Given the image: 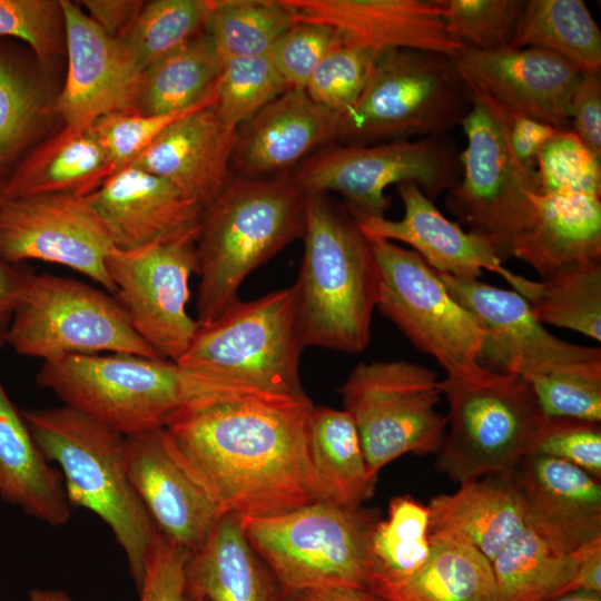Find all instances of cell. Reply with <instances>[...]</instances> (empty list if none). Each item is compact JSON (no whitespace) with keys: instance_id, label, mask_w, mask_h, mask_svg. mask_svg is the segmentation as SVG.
I'll return each instance as SVG.
<instances>
[{"instance_id":"6da1fadb","label":"cell","mask_w":601,"mask_h":601,"mask_svg":"<svg viewBox=\"0 0 601 601\" xmlns=\"http://www.w3.org/2000/svg\"><path fill=\"white\" fill-rule=\"evenodd\" d=\"M308 396H246L177 414L165 427L224 513L267 516L322 500L308 446Z\"/></svg>"},{"instance_id":"7a4b0ae2","label":"cell","mask_w":601,"mask_h":601,"mask_svg":"<svg viewBox=\"0 0 601 601\" xmlns=\"http://www.w3.org/2000/svg\"><path fill=\"white\" fill-rule=\"evenodd\" d=\"M36 380L65 405L124 436L165 428L177 414L199 405L278 396L199 374L174 361L124 353L43 362Z\"/></svg>"},{"instance_id":"3957f363","label":"cell","mask_w":601,"mask_h":601,"mask_svg":"<svg viewBox=\"0 0 601 601\" xmlns=\"http://www.w3.org/2000/svg\"><path fill=\"white\" fill-rule=\"evenodd\" d=\"M304 255L295 290L300 345L348 354L370 342L378 270L370 240L348 209L306 194Z\"/></svg>"},{"instance_id":"277c9868","label":"cell","mask_w":601,"mask_h":601,"mask_svg":"<svg viewBox=\"0 0 601 601\" xmlns=\"http://www.w3.org/2000/svg\"><path fill=\"white\" fill-rule=\"evenodd\" d=\"M306 193L294 176L231 177L203 210L196 243L197 323L238 299L244 279L305 230Z\"/></svg>"},{"instance_id":"5b68a950","label":"cell","mask_w":601,"mask_h":601,"mask_svg":"<svg viewBox=\"0 0 601 601\" xmlns=\"http://www.w3.org/2000/svg\"><path fill=\"white\" fill-rule=\"evenodd\" d=\"M22 416L45 459L58 464L70 506L110 529L139 592L159 532L129 479L125 436L65 404Z\"/></svg>"},{"instance_id":"8992f818","label":"cell","mask_w":601,"mask_h":601,"mask_svg":"<svg viewBox=\"0 0 601 601\" xmlns=\"http://www.w3.org/2000/svg\"><path fill=\"white\" fill-rule=\"evenodd\" d=\"M377 513L317 501L284 513L242 516L245 535L285 593L367 589Z\"/></svg>"},{"instance_id":"52a82bcc","label":"cell","mask_w":601,"mask_h":601,"mask_svg":"<svg viewBox=\"0 0 601 601\" xmlns=\"http://www.w3.org/2000/svg\"><path fill=\"white\" fill-rule=\"evenodd\" d=\"M456 60L428 51L382 52L356 102L339 116L337 140L372 145L446 136L471 108Z\"/></svg>"},{"instance_id":"ba28073f","label":"cell","mask_w":601,"mask_h":601,"mask_svg":"<svg viewBox=\"0 0 601 601\" xmlns=\"http://www.w3.org/2000/svg\"><path fill=\"white\" fill-rule=\"evenodd\" d=\"M442 388L447 428L435 469L457 484L513 472L533 453L550 418L516 375L494 372L477 382L445 377Z\"/></svg>"},{"instance_id":"9c48e42d","label":"cell","mask_w":601,"mask_h":601,"mask_svg":"<svg viewBox=\"0 0 601 601\" xmlns=\"http://www.w3.org/2000/svg\"><path fill=\"white\" fill-rule=\"evenodd\" d=\"M294 287L257 299H237L199 325L181 366L264 393L303 398Z\"/></svg>"},{"instance_id":"30bf717a","label":"cell","mask_w":601,"mask_h":601,"mask_svg":"<svg viewBox=\"0 0 601 601\" xmlns=\"http://www.w3.org/2000/svg\"><path fill=\"white\" fill-rule=\"evenodd\" d=\"M3 341L43 362L100 353L158 357L117 297L51 274H29Z\"/></svg>"},{"instance_id":"8fae6325","label":"cell","mask_w":601,"mask_h":601,"mask_svg":"<svg viewBox=\"0 0 601 601\" xmlns=\"http://www.w3.org/2000/svg\"><path fill=\"white\" fill-rule=\"evenodd\" d=\"M338 392L373 475L403 455L441 449L447 418L436 411L443 388L433 370L401 359L363 362Z\"/></svg>"},{"instance_id":"7c38bea8","label":"cell","mask_w":601,"mask_h":601,"mask_svg":"<svg viewBox=\"0 0 601 601\" xmlns=\"http://www.w3.org/2000/svg\"><path fill=\"white\" fill-rule=\"evenodd\" d=\"M378 270L376 307L447 378L477 382L494 372L480 364L484 331L414 250L372 239Z\"/></svg>"},{"instance_id":"4fadbf2b","label":"cell","mask_w":601,"mask_h":601,"mask_svg":"<svg viewBox=\"0 0 601 601\" xmlns=\"http://www.w3.org/2000/svg\"><path fill=\"white\" fill-rule=\"evenodd\" d=\"M306 194L334 191L347 207L384 217L391 185L411 181L433 200L460 179V157L446 136L372 145L329 144L317 149L293 175Z\"/></svg>"},{"instance_id":"5bb4252c","label":"cell","mask_w":601,"mask_h":601,"mask_svg":"<svg viewBox=\"0 0 601 601\" xmlns=\"http://www.w3.org/2000/svg\"><path fill=\"white\" fill-rule=\"evenodd\" d=\"M461 120L466 147L459 155L461 176L447 191L449 210L469 231L484 237L503 262L532 211L535 175L518 161L489 110L475 98Z\"/></svg>"},{"instance_id":"9a60e30c","label":"cell","mask_w":601,"mask_h":601,"mask_svg":"<svg viewBox=\"0 0 601 601\" xmlns=\"http://www.w3.org/2000/svg\"><path fill=\"white\" fill-rule=\"evenodd\" d=\"M200 229V228H199ZM199 230L137 250L112 248L107 272L132 327L158 357L177 362L198 323L187 312Z\"/></svg>"},{"instance_id":"2e32d148","label":"cell","mask_w":601,"mask_h":601,"mask_svg":"<svg viewBox=\"0 0 601 601\" xmlns=\"http://www.w3.org/2000/svg\"><path fill=\"white\" fill-rule=\"evenodd\" d=\"M112 248L86 197L38 195L0 201V257L10 264L62 265L115 296L106 266Z\"/></svg>"},{"instance_id":"e0dca14e","label":"cell","mask_w":601,"mask_h":601,"mask_svg":"<svg viewBox=\"0 0 601 601\" xmlns=\"http://www.w3.org/2000/svg\"><path fill=\"white\" fill-rule=\"evenodd\" d=\"M450 294L484 331L480 364L492 372L525 380L532 375L601 362V349L551 334L516 292L479 278L437 273Z\"/></svg>"},{"instance_id":"ac0fdd59","label":"cell","mask_w":601,"mask_h":601,"mask_svg":"<svg viewBox=\"0 0 601 601\" xmlns=\"http://www.w3.org/2000/svg\"><path fill=\"white\" fill-rule=\"evenodd\" d=\"M131 484L158 532L189 553L225 514L178 456L166 428L125 436Z\"/></svg>"},{"instance_id":"d6986e66","label":"cell","mask_w":601,"mask_h":601,"mask_svg":"<svg viewBox=\"0 0 601 601\" xmlns=\"http://www.w3.org/2000/svg\"><path fill=\"white\" fill-rule=\"evenodd\" d=\"M61 6L68 70L55 112L65 128L80 131L106 114L129 110L140 71L120 39L102 31L78 2Z\"/></svg>"},{"instance_id":"ffe728a7","label":"cell","mask_w":601,"mask_h":601,"mask_svg":"<svg viewBox=\"0 0 601 601\" xmlns=\"http://www.w3.org/2000/svg\"><path fill=\"white\" fill-rule=\"evenodd\" d=\"M397 194L404 205V216L398 220L368 216L347 207L368 240L407 244L436 273L456 278L475 279L483 270L493 272L503 277L514 292L522 293L529 278L505 268L484 237L464 230L446 218L416 184H398Z\"/></svg>"},{"instance_id":"44dd1931","label":"cell","mask_w":601,"mask_h":601,"mask_svg":"<svg viewBox=\"0 0 601 601\" xmlns=\"http://www.w3.org/2000/svg\"><path fill=\"white\" fill-rule=\"evenodd\" d=\"M456 65L466 81L521 112L560 130L571 129L570 101L581 69L535 47L465 49Z\"/></svg>"},{"instance_id":"7402d4cb","label":"cell","mask_w":601,"mask_h":601,"mask_svg":"<svg viewBox=\"0 0 601 601\" xmlns=\"http://www.w3.org/2000/svg\"><path fill=\"white\" fill-rule=\"evenodd\" d=\"M86 199L119 250L197 231L204 210L167 180L134 165L115 171Z\"/></svg>"},{"instance_id":"603a6c76","label":"cell","mask_w":601,"mask_h":601,"mask_svg":"<svg viewBox=\"0 0 601 601\" xmlns=\"http://www.w3.org/2000/svg\"><path fill=\"white\" fill-rule=\"evenodd\" d=\"M295 21L326 24L378 52L410 49L456 58L466 48L446 31L436 0H284Z\"/></svg>"},{"instance_id":"cb8c5ba5","label":"cell","mask_w":601,"mask_h":601,"mask_svg":"<svg viewBox=\"0 0 601 601\" xmlns=\"http://www.w3.org/2000/svg\"><path fill=\"white\" fill-rule=\"evenodd\" d=\"M513 474L528 528L565 552L601 540V480L535 453L525 456Z\"/></svg>"},{"instance_id":"d4e9b609","label":"cell","mask_w":601,"mask_h":601,"mask_svg":"<svg viewBox=\"0 0 601 601\" xmlns=\"http://www.w3.org/2000/svg\"><path fill=\"white\" fill-rule=\"evenodd\" d=\"M214 101L171 122L130 164L167 180L203 208L231 178L239 130L221 120Z\"/></svg>"},{"instance_id":"484cf974","label":"cell","mask_w":601,"mask_h":601,"mask_svg":"<svg viewBox=\"0 0 601 601\" xmlns=\"http://www.w3.org/2000/svg\"><path fill=\"white\" fill-rule=\"evenodd\" d=\"M338 119L305 89L289 88L239 128L231 166L250 178L285 170L336 141Z\"/></svg>"},{"instance_id":"4316f807","label":"cell","mask_w":601,"mask_h":601,"mask_svg":"<svg viewBox=\"0 0 601 601\" xmlns=\"http://www.w3.org/2000/svg\"><path fill=\"white\" fill-rule=\"evenodd\" d=\"M532 211L511 257L541 278L579 262L601 259V196L562 190L530 194Z\"/></svg>"},{"instance_id":"83f0119b","label":"cell","mask_w":601,"mask_h":601,"mask_svg":"<svg viewBox=\"0 0 601 601\" xmlns=\"http://www.w3.org/2000/svg\"><path fill=\"white\" fill-rule=\"evenodd\" d=\"M459 485L430 500V533L459 536L492 562L526 526L514 474H490Z\"/></svg>"},{"instance_id":"f1b7e54d","label":"cell","mask_w":601,"mask_h":601,"mask_svg":"<svg viewBox=\"0 0 601 601\" xmlns=\"http://www.w3.org/2000/svg\"><path fill=\"white\" fill-rule=\"evenodd\" d=\"M189 599L279 601L282 589L249 544L236 513H225L186 563Z\"/></svg>"},{"instance_id":"f546056e","label":"cell","mask_w":601,"mask_h":601,"mask_svg":"<svg viewBox=\"0 0 601 601\" xmlns=\"http://www.w3.org/2000/svg\"><path fill=\"white\" fill-rule=\"evenodd\" d=\"M56 98L48 67L27 47L0 39V184L43 140Z\"/></svg>"},{"instance_id":"4dcf8cb0","label":"cell","mask_w":601,"mask_h":601,"mask_svg":"<svg viewBox=\"0 0 601 601\" xmlns=\"http://www.w3.org/2000/svg\"><path fill=\"white\" fill-rule=\"evenodd\" d=\"M3 343L0 338V347ZM0 497L50 526L67 524L71 515L60 475L37 446L1 376Z\"/></svg>"},{"instance_id":"1f68e13d","label":"cell","mask_w":601,"mask_h":601,"mask_svg":"<svg viewBox=\"0 0 601 601\" xmlns=\"http://www.w3.org/2000/svg\"><path fill=\"white\" fill-rule=\"evenodd\" d=\"M114 169L91 128L62 127L43 139L0 184V201L38 195L86 197Z\"/></svg>"},{"instance_id":"d6a6232c","label":"cell","mask_w":601,"mask_h":601,"mask_svg":"<svg viewBox=\"0 0 601 601\" xmlns=\"http://www.w3.org/2000/svg\"><path fill=\"white\" fill-rule=\"evenodd\" d=\"M425 563L397 580H380L368 590L385 601H496L491 562L465 540L430 533Z\"/></svg>"},{"instance_id":"836d02e7","label":"cell","mask_w":601,"mask_h":601,"mask_svg":"<svg viewBox=\"0 0 601 601\" xmlns=\"http://www.w3.org/2000/svg\"><path fill=\"white\" fill-rule=\"evenodd\" d=\"M308 446L323 501L357 506L373 495L377 476L367 469L358 432L348 412L314 405Z\"/></svg>"},{"instance_id":"e575fe53","label":"cell","mask_w":601,"mask_h":601,"mask_svg":"<svg viewBox=\"0 0 601 601\" xmlns=\"http://www.w3.org/2000/svg\"><path fill=\"white\" fill-rule=\"evenodd\" d=\"M221 67L223 58L205 30L140 73L129 110L168 115L193 108L213 93Z\"/></svg>"},{"instance_id":"d590c367","label":"cell","mask_w":601,"mask_h":601,"mask_svg":"<svg viewBox=\"0 0 601 601\" xmlns=\"http://www.w3.org/2000/svg\"><path fill=\"white\" fill-rule=\"evenodd\" d=\"M583 548L559 550L525 526L491 562L496 601H550L568 594Z\"/></svg>"},{"instance_id":"8d00e7d4","label":"cell","mask_w":601,"mask_h":601,"mask_svg":"<svg viewBox=\"0 0 601 601\" xmlns=\"http://www.w3.org/2000/svg\"><path fill=\"white\" fill-rule=\"evenodd\" d=\"M509 47L541 48L581 70H601V31L582 0H525Z\"/></svg>"},{"instance_id":"74e56055","label":"cell","mask_w":601,"mask_h":601,"mask_svg":"<svg viewBox=\"0 0 601 601\" xmlns=\"http://www.w3.org/2000/svg\"><path fill=\"white\" fill-rule=\"evenodd\" d=\"M522 297L543 325L601 342V259L574 263L546 278L530 279Z\"/></svg>"},{"instance_id":"f35d334b","label":"cell","mask_w":601,"mask_h":601,"mask_svg":"<svg viewBox=\"0 0 601 601\" xmlns=\"http://www.w3.org/2000/svg\"><path fill=\"white\" fill-rule=\"evenodd\" d=\"M294 23L284 0H207L205 30L223 60L269 53Z\"/></svg>"},{"instance_id":"ab89813d","label":"cell","mask_w":601,"mask_h":601,"mask_svg":"<svg viewBox=\"0 0 601 601\" xmlns=\"http://www.w3.org/2000/svg\"><path fill=\"white\" fill-rule=\"evenodd\" d=\"M430 549L427 505L408 495L393 497L387 518L378 520L372 533L368 587L374 581L397 580L412 574L425 563Z\"/></svg>"},{"instance_id":"60d3db41","label":"cell","mask_w":601,"mask_h":601,"mask_svg":"<svg viewBox=\"0 0 601 601\" xmlns=\"http://www.w3.org/2000/svg\"><path fill=\"white\" fill-rule=\"evenodd\" d=\"M207 0L144 2L129 29L118 39L140 73L205 31Z\"/></svg>"},{"instance_id":"b9f144b4","label":"cell","mask_w":601,"mask_h":601,"mask_svg":"<svg viewBox=\"0 0 601 601\" xmlns=\"http://www.w3.org/2000/svg\"><path fill=\"white\" fill-rule=\"evenodd\" d=\"M287 89L269 53L224 59L213 106L223 121L239 129Z\"/></svg>"},{"instance_id":"7bdbcfd3","label":"cell","mask_w":601,"mask_h":601,"mask_svg":"<svg viewBox=\"0 0 601 601\" xmlns=\"http://www.w3.org/2000/svg\"><path fill=\"white\" fill-rule=\"evenodd\" d=\"M447 33L466 49L510 46L524 0H436Z\"/></svg>"},{"instance_id":"ee69618b","label":"cell","mask_w":601,"mask_h":601,"mask_svg":"<svg viewBox=\"0 0 601 601\" xmlns=\"http://www.w3.org/2000/svg\"><path fill=\"white\" fill-rule=\"evenodd\" d=\"M381 53L343 37L319 61L305 90L341 116L358 99Z\"/></svg>"},{"instance_id":"f6af8a7d","label":"cell","mask_w":601,"mask_h":601,"mask_svg":"<svg viewBox=\"0 0 601 601\" xmlns=\"http://www.w3.org/2000/svg\"><path fill=\"white\" fill-rule=\"evenodd\" d=\"M548 417L601 423V362L525 378Z\"/></svg>"},{"instance_id":"bcb514c9","label":"cell","mask_w":601,"mask_h":601,"mask_svg":"<svg viewBox=\"0 0 601 601\" xmlns=\"http://www.w3.org/2000/svg\"><path fill=\"white\" fill-rule=\"evenodd\" d=\"M536 193L575 191L601 196V159L571 130H559L541 148L535 166Z\"/></svg>"},{"instance_id":"7dc6e473","label":"cell","mask_w":601,"mask_h":601,"mask_svg":"<svg viewBox=\"0 0 601 601\" xmlns=\"http://www.w3.org/2000/svg\"><path fill=\"white\" fill-rule=\"evenodd\" d=\"M0 39L23 42L49 67L66 55L61 0H0Z\"/></svg>"},{"instance_id":"c3c4849f","label":"cell","mask_w":601,"mask_h":601,"mask_svg":"<svg viewBox=\"0 0 601 601\" xmlns=\"http://www.w3.org/2000/svg\"><path fill=\"white\" fill-rule=\"evenodd\" d=\"M214 100L213 91L207 99L193 108L168 115L117 110L99 117L90 128L115 173L130 165L171 122Z\"/></svg>"},{"instance_id":"681fc988","label":"cell","mask_w":601,"mask_h":601,"mask_svg":"<svg viewBox=\"0 0 601 601\" xmlns=\"http://www.w3.org/2000/svg\"><path fill=\"white\" fill-rule=\"evenodd\" d=\"M342 38L326 24L295 21L274 43L269 57L288 88L306 89L319 61Z\"/></svg>"},{"instance_id":"f907efd6","label":"cell","mask_w":601,"mask_h":601,"mask_svg":"<svg viewBox=\"0 0 601 601\" xmlns=\"http://www.w3.org/2000/svg\"><path fill=\"white\" fill-rule=\"evenodd\" d=\"M533 453L571 463L601 480V424L550 417Z\"/></svg>"},{"instance_id":"816d5d0a","label":"cell","mask_w":601,"mask_h":601,"mask_svg":"<svg viewBox=\"0 0 601 601\" xmlns=\"http://www.w3.org/2000/svg\"><path fill=\"white\" fill-rule=\"evenodd\" d=\"M466 83L471 96L489 110L501 127L520 165L528 173L535 175L536 158L541 148L560 129L521 112L469 81Z\"/></svg>"},{"instance_id":"f5cc1de1","label":"cell","mask_w":601,"mask_h":601,"mask_svg":"<svg viewBox=\"0 0 601 601\" xmlns=\"http://www.w3.org/2000/svg\"><path fill=\"white\" fill-rule=\"evenodd\" d=\"M190 553L159 533L138 592L140 601H190L186 563Z\"/></svg>"},{"instance_id":"db71d44e","label":"cell","mask_w":601,"mask_h":601,"mask_svg":"<svg viewBox=\"0 0 601 601\" xmlns=\"http://www.w3.org/2000/svg\"><path fill=\"white\" fill-rule=\"evenodd\" d=\"M571 130L601 159V72L581 70L570 101Z\"/></svg>"},{"instance_id":"11a10c76","label":"cell","mask_w":601,"mask_h":601,"mask_svg":"<svg viewBox=\"0 0 601 601\" xmlns=\"http://www.w3.org/2000/svg\"><path fill=\"white\" fill-rule=\"evenodd\" d=\"M145 1L137 0H85L88 17L108 36L120 38L132 24Z\"/></svg>"},{"instance_id":"9f6ffc18","label":"cell","mask_w":601,"mask_h":601,"mask_svg":"<svg viewBox=\"0 0 601 601\" xmlns=\"http://www.w3.org/2000/svg\"><path fill=\"white\" fill-rule=\"evenodd\" d=\"M29 274L30 272L22 269L20 265L10 264L0 257V338L2 339L22 296Z\"/></svg>"},{"instance_id":"6f0895ef","label":"cell","mask_w":601,"mask_h":601,"mask_svg":"<svg viewBox=\"0 0 601 601\" xmlns=\"http://www.w3.org/2000/svg\"><path fill=\"white\" fill-rule=\"evenodd\" d=\"M601 594V540L582 549L581 559L569 593Z\"/></svg>"},{"instance_id":"680465c9","label":"cell","mask_w":601,"mask_h":601,"mask_svg":"<svg viewBox=\"0 0 601 601\" xmlns=\"http://www.w3.org/2000/svg\"><path fill=\"white\" fill-rule=\"evenodd\" d=\"M290 594V593H289ZM296 601H385L368 589H315L292 594Z\"/></svg>"},{"instance_id":"91938a15","label":"cell","mask_w":601,"mask_h":601,"mask_svg":"<svg viewBox=\"0 0 601 601\" xmlns=\"http://www.w3.org/2000/svg\"><path fill=\"white\" fill-rule=\"evenodd\" d=\"M28 601H73L66 592L55 589H32Z\"/></svg>"},{"instance_id":"94428289","label":"cell","mask_w":601,"mask_h":601,"mask_svg":"<svg viewBox=\"0 0 601 601\" xmlns=\"http://www.w3.org/2000/svg\"><path fill=\"white\" fill-rule=\"evenodd\" d=\"M550 601H601V594L587 592H572Z\"/></svg>"},{"instance_id":"6125c7cd","label":"cell","mask_w":601,"mask_h":601,"mask_svg":"<svg viewBox=\"0 0 601 601\" xmlns=\"http://www.w3.org/2000/svg\"><path fill=\"white\" fill-rule=\"evenodd\" d=\"M279 601H296V599L289 593H282Z\"/></svg>"},{"instance_id":"be15d7a7","label":"cell","mask_w":601,"mask_h":601,"mask_svg":"<svg viewBox=\"0 0 601 601\" xmlns=\"http://www.w3.org/2000/svg\"><path fill=\"white\" fill-rule=\"evenodd\" d=\"M190 601H208V600H206L204 598H196V599H191Z\"/></svg>"}]
</instances>
